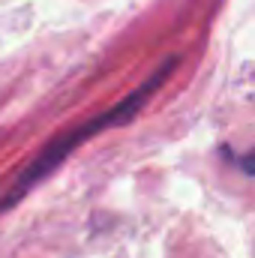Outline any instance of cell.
Instances as JSON below:
<instances>
[{"label":"cell","mask_w":255,"mask_h":258,"mask_svg":"<svg viewBox=\"0 0 255 258\" xmlns=\"http://www.w3.org/2000/svg\"><path fill=\"white\" fill-rule=\"evenodd\" d=\"M222 156H225L231 165H237L243 174L255 177V147H252V150H246V153H234L231 147H222Z\"/></svg>","instance_id":"7a4b0ae2"},{"label":"cell","mask_w":255,"mask_h":258,"mask_svg":"<svg viewBox=\"0 0 255 258\" xmlns=\"http://www.w3.org/2000/svg\"><path fill=\"white\" fill-rule=\"evenodd\" d=\"M174 66H177V57H168L165 63L159 66L144 84H138L132 93H129L126 99H120L117 105H111L108 111H102V114H96V117H90L87 123H81V126H75L72 132H66V135H57L54 141H48L45 147H42V153L12 180V186L6 189V195L0 198V213L3 210H9L12 204H18L24 195L30 192L39 180H45L57 165H63V159H69L87 138H93V135H99V132H105V129L111 126H123V123H129L144 105H147V99L168 81V75L174 72Z\"/></svg>","instance_id":"6da1fadb"}]
</instances>
